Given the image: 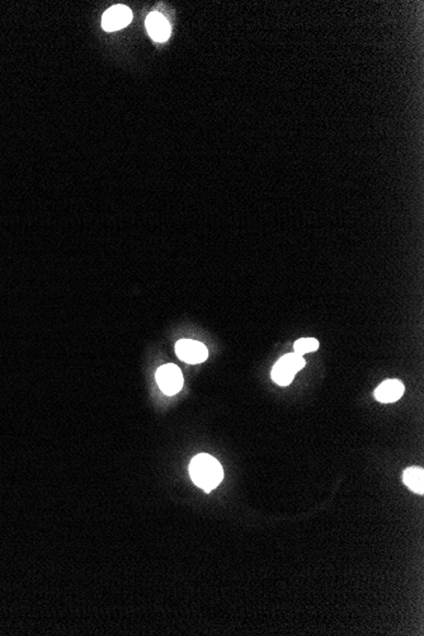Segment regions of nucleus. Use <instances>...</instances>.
Returning a JSON list of instances; mask_svg holds the SVG:
<instances>
[{"instance_id":"4","label":"nucleus","mask_w":424,"mask_h":636,"mask_svg":"<svg viewBox=\"0 0 424 636\" xmlns=\"http://www.w3.org/2000/svg\"><path fill=\"white\" fill-rule=\"evenodd\" d=\"M176 353L179 359L190 365L201 364L206 361L209 356L205 344L193 339L178 341L176 344Z\"/></svg>"},{"instance_id":"5","label":"nucleus","mask_w":424,"mask_h":636,"mask_svg":"<svg viewBox=\"0 0 424 636\" xmlns=\"http://www.w3.org/2000/svg\"><path fill=\"white\" fill-rule=\"evenodd\" d=\"M132 12L130 8L124 6H115L110 8L102 18L103 30L112 31L121 30L131 22Z\"/></svg>"},{"instance_id":"6","label":"nucleus","mask_w":424,"mask_h":636,"mask_svg":"<svg viewBox=\"0 0 424 636\" xmlns=\"http://www.w3.org/2000/svg\"><path fill=\"white\" fill-rule=\"evenodd\" d=\"M147 33L156 42H164L170 36V26L161 13H152L147 18Z\"/></svg>"},{"instance_id":"8","label":"nucleus","mask_w":424,"mask_h":636,"mask_svg":"<svg viewBox=\"0 0 424 636\" xmlns=\"http://www.w3.org/2000/svg\"><path fill=\"white\" fill-rule=\"evenodd\" d=\"M404 484L410 490L416 491L418 494H423L424 491V473L423 468H409L404 471L402 475Z\"/></svg>"},{"instance_id":"1","label":"nucleus","mask_w":424,"mask_h":636,"mask_svg":"<svg viewBox=\"0 0 424 636\" xmlns=\"http://www.w3.org/2000/svg\"><path fill=\"white\" fill-rule=\"evenodd\" d=\"M190 475L198 488L209 493L222 482L224 470L215 457L207 454H199L190 461Z\"/></svg>"},{"instance_id":"9","label":"nucleus","mask_w":424,"mask_h":636,"mask_svg":"<svg viewBox=\"0 0 424 636\" xmlns=\"http://www.w3.org/2000/svg\"><path fill=\"white\" fill-rule=\"evenodd\" d=\"M318 348H319V342L315 338H301L293 344L295 353H297L300 356L316 351Z\"/></svg>"},{"instance_id":"2","label":"nucleus","mask_w":424,"mask_h":636,"mask_svg":"<svg viewBox=\"0 0 424 636\" xmlns=\"http://www.w3.org/2000/svg\"><path fill=\"white\" fill-rule=\"evenodd\" d=\"M305 367V359L297 353H288L278 359L272 370V379L279 386H287L293 382L295 375Z\"/></svg>"},{"instance_id":"3","label":"nucleus","mask_w":424,"mask_h":636,"mask_svg":"<svg viewBox=\"0 0 424 636\" xmlns=\"http://www.w3.org/2000/svg\"><path fill=\"white\" fill-rule=\"evenodd\" d=\"M156 382L165 395H176L183 388V375L176 365L161 366L156 371Z\"/></svg>"},{"instance_id":"7","label":"nucleus","mask_w":424,"mask_h":636,"mask_svg":"<svg viewBox=\"0 0 424 636\" xmlns=\"http://www.w3.org/2000/svg\"><path fill=\"white\" fill-rule=\"evenodd\" d=\"M404 385L399 380H386L375 390L376 399L381 402H394L404 394Z\"/></svg>"}]
</instances>
